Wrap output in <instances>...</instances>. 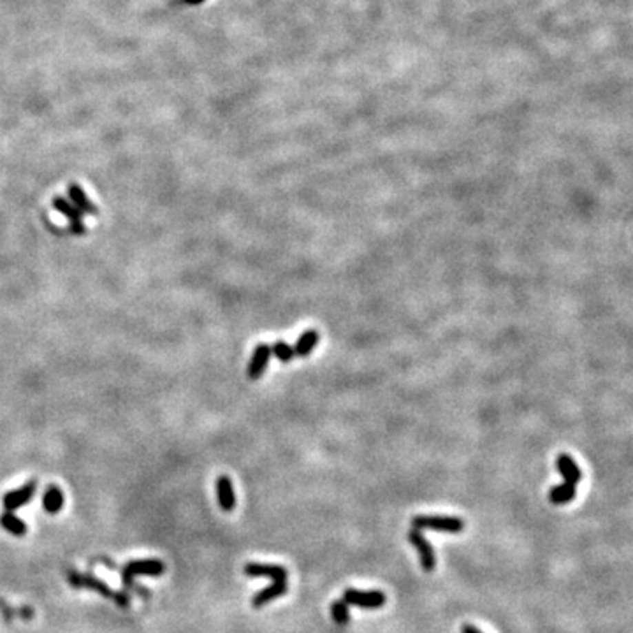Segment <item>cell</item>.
Returning <instances> with one entry per match:
<instances>
[{
  "label": "cell",
  "mask_w": 633,
  "mask_h": 633,
  "mask_svg": "<svg viewBox=\"0 0 633 633\" xmlns=\"http://www.w3.org/2000/svg\"><path fill=\"white\" fill-rule=\"evenodd\" d=\"M285 593H287V582L275 581L271 586L264 588L262 591H259V593L252 598V605L256 607V609H260V607H264L268 602L275 600V598L283 596Z\"/></svg>",
  "instance_id": "obj_13"
},
{
  "label": "cell",
  "mask_w": 633,
  "mask_h": 633,
  "mask_svg": "<svg viewBox=\"0 0 633 633\" xmlns=\"http://www.w3.org/2000/svg\"><path fill=\"white\" fill-rule=\"evenodd\" d=\"M343 602L346 605H355L361 609H378L386 603V594L382 591H359L349 588L343 593Z\"/></svg>",
  "instance_id": "obj_5"
},
{
  "label": "cell",
  "mask_w": 633,
  "mask_h": 633,
  "mask_svg": "<svg viewBox=\"0 0 633 633\" xmlns=\"http://www.w3.org/2000/svg\"><path fill=\"white\" fill-rule=\"evenodd\" d=\"M463 633H480V632L475 628V626H472V625H464V626H463Z\"/></svg>",
  "instance_id": "obj_20"
},
{
  "label": "cell",
  "mask_w": 633,
  "mask_h": 633,
  "mask_svg": "<svg viewBox=\"0 0 633 633\" xmlns=\"http://www.w3.org/2000/svg\"><path fill=\"white\" fill-rule=\"evenodd\" d=\"M271 354L278 359L280 362H291L295 357L294 346L289 345L287 342H276L271 346Z\"/></svg>",
  "instance_id": "obj_18"
},
{
  "label": "cell",
  "mask_w": 633,
  "mask_h": 633,
  "mask_svg": "<svg viewBox=\"0 0 633 633\" xmlns=\"http://www.w3.org/2000/svg\"><path fill=\"white\" fill-rule=\"evenodd\" d=\"M68 581L71 582L72 586L76 588H88V590H94L95 593H98L101 596L107 598V600H113V602L118 603V607L122 609H129V596L125 593H116V591L111 590L107 586L106 582L98 581L97 577L90 574H78V572H69L68 574Z\"/></svg>",
  "instance_id": "obj_1"
},
{
  "label": "cell",
  "mask_w": 633,
  "mask_h": 633,
  "mask_svg": "<svg viewBox=\"0 0 633 633\" xmlns=\"http://www.w3.org/2000/svg\"><path fill=\"white\" fill-rule=\"evenodd\" d=\"M245 574L248 577H269L273 581L287 582V570L283 566L276 565H260V563H247Z\"/></svg>",
  "instance_id": "obj_9"
},
{
  "label": "cell",
  "mask_w": 633,
  "mask_h": 633,
  "mask_svg": "<svg viewBox=\"0 0 633 633\" xmlns=\"http://www.w3.org/2000/svg\"><path fill=\"white\" fill-rule=\"evenodd\" d=\"M412 526L415 530H431L448 531V533H459L464 530V523L459 517H447V515H415L412 519Z\"/></svg>",
  "instance_id": "obj_2"
},
{
  "label": "cell",
  "mask_w": 633,
  "mask_h": 633,
  "mask_svg": "<svg viewBox=\"0 0 633 633\" xmlns=\"http://www.w3.org/2000/svg\"><path fill=\"white\" fill-rule=\"evenodd\" d=\"M271 355V346L266 345V343H260V345L256 346L252 359L248 362V378L250 380H259L262 377L266 368H268Z\"/></svg>",
  "instance_id": "obj_8"
},
{
  "label": "cell",
  "mask_w": 633,
  "mask_h": 633,
  "mask_svg": "<svg viewBox=\"0 0 633 633\" xmlns=\"http://www.w3.org/2000/svg\"><path fill=\"white\" fill-rule=\"evenodd\" d=\"M574 498H575V486L568 484V482H563L561 486H556V488H552L551 492H549V499H551V504H554V505L570 504Z\"/></svg>",
  "instance_id": "obj_17"
},
{
  "label": "cell",
  "mask_w": 633,
  "mask_h": 633,
  "mask_svg": "<svg viewBox=\"0 0 633 633\" xmlns=\"http://www.w3.org/2000/svg\"><path fill=\"white\" fill-rule=\"evenodd\" d=\"M53 208L56 209L59 213H62L65 218L69 220V229H71L72 234L76 236H83V234H87V225L83 222V213L69 201L68 197L56 196L53 197Z\"/></svg>",
  "instance_id": "obj_4"
},
{
  "label": "cell",
  "mask_w": 633,
  "mask_h": 633,
  "mask_svg": "<svg viewBox=\"0 0 633 633\" xmlns=\"http://www.w3.org/2000/svg\"><path fill=\"white\" fill-rule=\"evenodd\" d=\"M317 343H319V333L313 329L304 331L303 335L299 336L298 342H295V357H307V355H310L315 346H317Z\"/></svg>",
  "instance_id": "obj_14"
},
{
  "label": "cell",
  "mask_w": 633,
  "mask_h": 633,
  "mask_svg": "<svg viewBox=\"0 0 633 633\" xmlns=\"http://www.w3.org/2000/svg\"><path fill=\"white\" fill-rule=\"evenodd\" d=\"M43 505L44 510H46L48 514H59L63 507V495L62 491H60V488L50 486L43 496Z\"/></svg>",
  "instance_id": "obj_15"
},
{
  "label": "cell",
  "mask_w": 633,
  "mask_h": 633,
  "mask_svg": "<svg viewBox=\"0 0 633 633\" xmlns=\"http://www.w3.org/2000/svg\"><path fill=\"white\" fill-rule=\"evenodd\" d=\"M183 2H185V4H190V6H199V4H203L205 0H183Z\"/></svg>",
  "instance_id": "obj_21"
},
{
  "label": "cell",
  "mask_w": 633,
  "mask_h": 633,
  "mask_svg": "<svg viewBox=\"0 0 633 633\" xmlns=\"http://www.w3.org/2000/svg\"><path fill=\"white\" fill-rule=\"evenodd\" d=\"M165 572V565L160 559H136V561L127 563L123 568V584L132 586V579L136 575H154L158 577Z\"/></svg>",
  "instance_id": "obj_3"
},
{
  "label": "cell",
  "mask_w": 633,
  "mask_h": 633,
  "mask_svg": "<svg viewBox=\"0 0 633 633\" xmlns=\"http://www.w3.org/2000/svg\"><path fill=\"white\" fill-rule=\"evenodd\" d=\"M408 540L413 543V547L417 549L419 558H421V566L422 570L426 572H433L437 568V556H435V551H433L431 543L424 539V535L421 533V530H415L413 528L412 531L408 533Z\"/></svg>",
  "instance_id": "obj_6"
},
{
  "label": "cell",
  "mask_w": 633,
  "mask_h": 633,
  "mask_svg": "<svg viewBox=\"0 0 633 633\" xmlns=\"http://www.w3.org/2000/svg\"><path fill=\"white\" fill-rule=\"evenodd\" d=\"M331 614H333V619H335V623L336 625H340V626H345L346 623H349V607H346V603L343 602V600H336V602H333V605H331Z\"/></svg>",
  "instance_id": "obj_19"
},
{
  "label": "cell",
  "mask_w": 633,
  "mask_h": 633,
  "mask_svg": "<svg viewBox=\"0 0 633 633\" xmlns=\"http://www.w3.org/2000/svg\"><path fill=\"white\" fill-rule=\"evenodd\" d=\"M0 526L14 537H23L28 530L27 524L20 517H16L12 512H4V514L0 515Z\"/></svg>",
  "instance_id": "obj_16"
},
{
  "label": "cell",
  "mask_w": 633,
  "mask_h": 633,
  "mask_svg": "<svg viewBox=\"0 0 633 633\" xmlns=\"http://www.w3.org/2000/svg\"><path fill=\"white\" fill-rule=\"evenodd\" d=\"M36 488H37V482L36 480H32V482H28V484L21 486L20 489H14V491L6 492L4 498H2V504H4L6 510L12 512V510H16V508L23 507L25 504H28V501L34 498V495H36Z\"/></svg>",
  "instance_id": "obj_7"
},
{
  "label": "cell",
  "mask_w": 633,
  "mask_h": 633,
  "mask_svg": "<svg viewBox=\"0 0 633 633\" xmlns=\"http://www.w3.org/2000/svg\"><path fill=\"white\" fill-rule=\"evenodd\" d=\"M68 197H69V201H71L72 205L79 209V211L85 213V215H92V216L98 215L97 206L90 201V197L87 196V192H85V190H83L78 183H69Z\"/></svg>",
  "instance_id": "obj_10"
},
{
  "label": "cell",
  "mask_w": 633,
  "mask_h": 633,
  "mask_svg": "<svg viewBox=\"0 0 633 633\" xmlns=\"http://www.w3.org/2000/svg\"><path fill=\"white\" fill-rule=\"evenodd\" d=\"M556 468H558V472L563 475L565 482H568V484H574L575 488H577V484L582 479V473H581V468H579L577 464H575V461L572 459L568 454H561V456H558V459H556Z\"/></svg>",
  "instance_id": "obj_12"
},
{
  "label": "cell",
  "mask_w": 633,
  "mask_h": 633,
  "mask_svg": "<svg viewBox=\"0 0 633 633\" xmlns=\"http://www.w3.org/2000/svg\"><path fill=\"white\" fill-rule=\"evenodd\" d=\"M216 498H218V505H220L222 510L231 512L236 507V496H234V489H232V482L229 477L220 475L216 480Z\"/></svg>",
  "instance_id": "obj_11"
}]
</instances>
